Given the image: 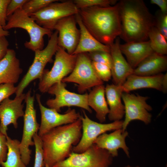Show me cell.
<instances>
[{
    "mask_svg": "<svg viewBox=\"0 0 167 167\" xmlns=\"http://www.w3.org/2000/svg\"><path fill=\"white\" fill-rule=\"evenodd\" d=\"M150 3L158 6L160 9V11L164 14H167V0H151Z\"/></svg>",
    "mask_w": 167,
    "mask_h": 167,
    "instance_id": "cell-39",
    "label": "cell"
},
{
    "mask_svg": "<svg viewBox=\"0 0 167 167\" xmlns=\"http://www.w3.org/2000/svg\"><path fill=\"white\" fill-rule=\"evenodd\" d=\"M57 2H53L38 12L28 15L40 26L52 31L60 19L79 13V9L73 1Z\"/></svg>",
    "mask_w": 167,
    "mask_h": 167,
    "instance_id": "cell-10",
    "label": "cell"
},
{
    "mask_svg": "<svg viewBox=\"0 0 167 167\" xmlns=\"http://www.w3.org/2000/svg\"><path fill=\"white\" fill-rule=\"evenodd\" d=\"M36 96L41 116L38 133L41 137L54 128L74 122L81 116L75 109H69L65 113L60 114L54 109L43 106L40 95L37 94Z\"/></svg>",
    "mask_w": 167,
    "mask_h": 167,
    "instance_id": "cell-14",
    "label": "cell"
},
{
    "mask_svg": "<svg viewBox=\"0 0 167 167\" xmlns=\"http://www.w3.org/2000/svg\"><path fill=\"white\" fill-rule=\"evenodd\" d=\"M45 167H49L47 164H45Z\"/></svg>",
    "mask_w": 167,
    "mask_h": 167,
    "instance_id": "cell-43",
    "label": "cell"
},
{
    "mask_svg": "<svg viewBox=\"0 0 167 167\" xmlns=\"http://www.w3.org/2000/svg\"><path fill=\"white\" fill-rule=\"evenodd\" d=\"M11 0H0V25L2 27L6 24L7 9Z\"/></svg>",
    "mask_w": 167,
    "mask_h": 167,
    "instance_id": "cell-36",
    "label": "cell"
},
{
    "mask_svg": "<svg viewBox=\"0 0 167 167\" xmlns=\"http://www.w3.org/2000/svg\"></svg>",
    "mask_w": 167,
    "mask_h": 167,
    "instance_id": "cell-45",
    "label": "cell"
},
{
    "mask_svg": "<svg viewBox=\"0 0 167 167\" xmlns=\"http://www.w3.org/2000/svg\"><path fill=\"white\" fill-rule=\"evenodd\" d=\"M79 14L88 30L98 41L110 46L121 33L118 2L107 7L79 9Z\"/></svg>",
    "mask_w": 167,
    "mask_h": 167,
    "instance_id": "cell-2",
    "label": "cell"
},
{
    "mask_svg": "<svg viewBox=\"0 0 167 167\" xmlns=\"http://www.w3.org/2000/svg\"><path fill=\"white\" fill-rule=\"evenodd\" d=\"M92 64L95 73L102 81L108 82L111 79V70L108 66L92 61Z\"/></svg>",
    "mask_w": 167,
    "mask_h": 167,
    "instance_id": "cell-31",
    "label": "cell"
},
{
    "mask_svg": "<svg viewBox=\"0 0 167 167\" xmlns=\"http://www.w3.org/2000/svg\"><path fill=\"white\" fill-rule=\"evenodd\" d=\"M128 135L126 130L118 129L109 134L106 132L101 135L96 139L94 143L98 147L107 150L113 157L118 156V150L120 148L129 157V148L125 142Z\"/></svg>",
    "mask_w": 167,
    "mask_h": 167,
    "instance_id": "cell-18",
    "label": "cell"
},
{
    "mask_svg": "<svg viewBox=\"0 0 167 167\" xmlns=\"http://www.w3.org/2000/svg\"><path fill=\"white\" fill-rule=\"evenodd\" d=\"M105 96L109 112V119L111 121H119L125 115L124 105L121 101L123 92L121 86L114 84H107L105 87Z\"/></svg>",
    "mask_w": 167,
    "mask_h": 167,
    "instance_id": "cell-23",
    "label": "cell"
},
{
    "mask_svg": "<svg viewBox=\"0 0 167 167\" xmlns=\"http://www.w3.org/2000/svg\"><path fill=\"white\" fill-rule=\"evenodd\" d=\"M120 49L127 61L134 69L146 57L154 52L149 40L139 42H126L120 44Z\"/></svg>",
    "mask_w": 167,
    "mask_h": 167,
    "instance_id": "cell-20",
    "label": "cell"
},
{
    "mask_svg": "<svg viewBox=\"0 0 167 167\" xmlns=\"http://www.w3.org/2000/svg\"><path fill=\"white\" fill-rule=\"evenodd\" d=\"M16 87L12 83H6L0 84V103L6 99L9 98L15 93Z\"/></svg>",
    "mask_w": 167,
    "mask_h": 167,
    "instance_id": "cell-34",
    "label": "cell"
},
{
    "mask_svg": "<svg viewBox=\"0 0 167 167\" xmlns=\"http://www.w3.org/2000/svg\"><path fill=\"white\" fill-rule=\"evenodd\" d=\"M8 152L6 160L1 163L2 167H26L22 161L19 149L20 142L6 136Z\"/></svg>",
    "mask_w": 167,
    "mask_h": 167,
    "instance_id": "cell-26",
    "label": "cell"
},
{
    "mask_svg": "<svg viewBox=\"0 0 167 167\" xmlns=\"http://www.w3.org/2000/svg\"><path fill=\"white\" fill-rule=\"evenodd\" d=\"M62 82L66 84L72 83L75 84L80 94H83L92 88L103 84V82L94 71L92 61L87 53L77 55L76 62L73 71L63 78Z\"/></svg>",
    "mask_w": 167,
    "mask_h": 167,
    "instance_id": "cell-7",
    "label": "cell"
},
{
    "mask_svg": "<svg viewBox=\"0 0 167 167\" xmlns=\"http://www.w3.org/2000/svg\"><path fill=\"white\" fill-rule=\"evenodd\" d=\"M148 96L123 92L122 99L124 103L125 118L123 122L122 129L126 130L130 122L134 120H139L146 124L150 123L152 115L149 111L152 108L147 104Z\"/></svg>",
    "mask_w": 167,
    "mask_h": 167,
    "instance_id": "cell-13",
    "label": "cell"
},
{
    "mask_svg": "<svg viewBox=\"0 0 167 167\" xmlns=\"http://www.w3.org/2000/svg\"><path fill=\"white\" fill-rule=\"evenodd\" d=\"M25 95L23 93L13 100L7 98L0 103V131L6 136L8 126L12 124L17 128L18 119L24 116V105L22 103Z\"/></svg>",
    "mask_w": 167,
    "mask_h": 167,
    "instance_id": "cell-16",
    "label": "cell"
},
{
    "mask_svg": "<svg viewBox=\"0 0 167 167\" xmlns=\"http://www.w3.org/2000/svg\"><path fill=\"white\" fill-rule=\"evenodd\" d=\"M118 4L121 25L120 37L126 42L148 40L154 19L144 1L122 0Z\"/></svg>",
    "mask_w": 167,
    "mask_h": 167,
    "instance_id": "cell-1",
    "label": "cell"
},
{
    "mask_svg": "<svg viewBox=\"0 0 167 167\" xmlns=\"http://www.w3.org/2000/svg\"><path fill=\"white\" fill-rule=\"evenodd\" d=\"M113 157L107 150L93 143L83 152H71L53 167H110Z\"/></svg>",
    "mask_w": 167,
    "mask_h": 167,
    "instance_id": "cell-8",
    "label": "cell"
},
{
    "mask_svg": "<svg viewBox=\"0 0 167 167\" xmlns=\"http://www.w3.org/2000/svg\"><path fill=\"white\" fill-rule=\"evenodd\" d=\"M33 139L35 148L34 167H45L44 153L41 137L36 133L34 135Z\"/></svg>",
    "mask_w": 167,
    "mask_h": 167,
    "instance_id": "cell-30",
    "label": "cell"
},
{
    "mask_svg": "<svg viewBox=\"0 0 167 167\" xmlns=\"http://www.w3.org/2000/svg\"><path fill=\"white\" fill-rule=\"evenodd\" d=\"M88 106L95 111L96 118L100 123L106 120L109 109L105 97V86L103 84L92 88L88 95Z\"/></svg>",
    "mask_w": 167,
    "mask_h": 167,
    "instance_id": "cell-25",
    "label": "cell"
},
{
    "mask_svg": "<svg viewBox=\"0 0 167 167\" xmlns=\"http://www.w3.org/2000/svg\"><path fill=\"white\" fill-rule=\"evenodd\" d=\"M164 74L146 76L132 74L128 76L121 86L123 92H129L138 89L153 88L161 91Z\"/></svg>",
    "mask_w": 167,
    "mask_h": 167,
    "instance_id": "cell-24",
    "label": "cell"
},
{
    "mask_svg": "<svg viewBox=\"0 0 167 167\" xmlns=\"http://www.w3.org/2000/svg\"><path fill=\"white\" fill-rule=\"evenodd\" d=\"M9 45V42L6 36L0 37V61L6 54Z\"/></svg>",
    "mask_w": 167,
    "mask_h": 167,
    "instance_id": "cell-38",
    "label": "cell"
},
{
    "mask_svg": "<svg viewBox=\"0 0 167 167\" xmlns=\"http://www.w3.org/2000/svg\"><path fill=\"white\" fill-rule=\"evenodd\" d=\"M34 95H31L30 89L25 94L24 100L26 107L23 116L22 137L19 145L22 160L26 166L29 164L31 159V150L29 147L34 145L33 137L38 131L40 125L36 120V110L34 106Z\"/></svg>",
    "mask_w": 167,
    "mask_h": 167,
    "instance_id": "cell-9",
    "label": "cell"
},
{
    "mask_svg": "<svg viewBox=\"0 0 167 167\" xmlns=\"http://www.w3.org/2000/svg\"><path fill=\"white\" fill-rule=\"evenodd\" d=\"M161 91L164 93H166L167 92V74H164L162 83Z\"/></svg>",
    "mask_w": 167,
    "mask_h": 167,
    "instance_id": "cell-40",
    "label": "cell"
},
{
    "mask_svg": "<svg viewBox=\"0 0 167 167\" xmlns=\"http://www.w3.org/2000/svg\"><path fill=\"white\" fill-rule=\"evenodd\" d=\"M66 84L62 82L57 83L48 90L49 94L54 95V99L48 100L46 104L49 108L60 112L64 107L75 106L82 108L92 113V111L88 104V93L78 94L72 92L66 88Z\"/></svg>",
    "mask_w": 167,
    "mask_h": 167,
    "instance_id": "cell-12",
    "label": "cell"
},
{
    "mask_svg": "<svg viewBox=\"0 0 167 167\" xmlns=\"http://www.w3.org/2000/svg\"><path fill=\"white\" fill-rule=\"evenodd\" d=\"M154 19V26L167 39V14L157 11Z\"/></svg>",
    "mask_w": 167,
    "mask_h": 167,
    "instance_id": "cell-32",
    "label": "cell"
},
{
    "mask_svg": "<svg viewBox=\"0 0 167 167\" xmlns=\"http://www.w3.org/2000/svg\"><path fill=\"white\" fill-rule=\"evenodd\" d=\"M120 39L118 37L110 45L111 70L113 84L122 86L128 76L133 74V69L124 57L120 49Z\"/></svg>",
    "mask_w": 167,
    "mask_h": 167,
    "instance_id": "cell-17",
    "label": "cell"
},
{
    "mask_svg": "<svg viewBox=\"0 0 167 167\" xmlns=\"http://www.w3.org/2000/svg\"><path fill=\"white\" fill-rule=\"evenodd\" d=\"M58 1L57 0H28L22 8L26 14L29 15L38 12L53 2Z\"/></svg>",
    "mask_w": 167,
    "mask_h": 167,
    "instance_id": "cell-28",
    "label": "cell"
},
{
    "mask_svg": "<svg viewBox=\"0 0 167 167\" xmlns=\"http://www.w3.org/2000/svg\"><path fill=\"white\" fill-rule=\"evenodd\" d=\"M77 24L80 31L79 40L73 54L89 53L96 51L110 52V47L96 39L88 30L83 24L79 13L75 15Z\"/></svg>",
    "mask_w": 167,
    "mask_h": 167,
    "instance_id": "cell-21",
    "label": "cell"
},
{
    "mask_svg": "<svg viewBox=\"0 0 167 167\" xmlns=\"http://www.w3.org/2000/svg\"><path fill=\"white\" fill-rule=\"evenodd\" d=\"M6 136L0 131V163L5 161L6 159L8 147Z\"/></svg>",
    "mask_w": 167,
    "mask_h": 167,
    "instance_id": "cell-37",
    "label": "cell"
},
{
    "mask_svg": "<svg viewBox=\"0 0 167 167\" xmlns=\"http://www.w3.org/2000/svg\"><path fill=\"white\" fill-rule=\"evenodd\" d=\"M22 72L15 51L8 49L6 55L0 61V84L17 83Z\"/></svg>",
    "mask_w": 167,
    "mask_h": 167,
    "instance_id": "cell-19",
    "label": "cell"
},
{
    "mask_svg": "<svg viewBox=\"0 0 167 167\" xmlns=\"http://www.w3.org/2000/svg\"><path fill=\"white\" fill-rule=\"evenodd\" d=\"M15 28H22L27 31L30 40L29 41H26L24 45L26 48L34 52L42 49L44 46V36L47 35L49 38L53 33L50 30L37 24L22 8L17 10L7 17L6 24L3 27L5 30Z\"/></svg>",
    "mask_w": 167,
    "mask_h": 167,
    "instance_id": "cell-4",
    "label": "cell"
},
{
    "mask_svg": "<svg viewBox=\"0 0 167 167\" xmlns=\"http://www.w3.org/2000/svg\"><path fill=\"white\" fill-rule=\"evenodd\" d=\"M167 68V56L154 52L134 69L133 74L140 76H153L162 73Z\"/></svg>",
    "mask_w": 167,
    "mask_h": 167,
    "instance_id": "cell-22",
    "label": "cell"
},
{
    "mask_svg": "<svg viewBox=\"0 0 167 167\" xmlns=\"http://www.w3.org/2000/svg\"><path fill=\"white\" fill-rule=\"evenodd\" d=\"M53 65L50 70H44L40 79L38 89L44 93L54 84L62 82L73 71L75 65L77 55L70 54L58 46L55 54Z\"/></svg>",
    "mask_w": 167,
    "mask_h": 167,
    "instance_id": "cell-6",
    "label": "cell"
},
{
    "mask_svg": "<svg viewBox=\"0 0 167 167\" xmlns=\"http://www.w3.org/2000/svg\"><path fill=\"white\" fill-rule=\"evenodd\" d=\"M77 24L75 15H72L59 20L53 29L58 32V46L70 54H73L79 39L80 31Z\"/></svg>",
    "mask_w": 167,
    "mask_h": 167,
    "instance_id": "cell-15",
    "label": "cell"
},
{
    "mask_svg": "<svg viewBox=\"0 0 167 167\" xmlns=\"http://www.w3.org/2000/svg\"><path fill=\"white\" fill-rule=\"evenodd\" d=\"M88 54L92 61L106 65L111 68L112 60L110 53L103 51H96Z\"/></svg>",
    "mask_w": 167,
    "mask_h": 167,
    "instance_id": "cell-33",
    "label": "cell"
},
{
    "mask_svg": "<svg viewBox=\"0 0 167 167\" xmlns=\"http://www.w3.org/2000/svg\"><path fill=\"white\" fill-rule=\"evenodd\" d=\"M73 1L79 9L94 6L107 7L117 3L116 0H75Z\"/></svg>",
    "mask_w": 167,
    "mask_h": 167,
    "instance_id": "cell-29",
    "label": "cell"
},
{
    "mask_svg": "<svg viewBox=\"0 0 167 167\" xmlns=\"http://www.w3.org/2000/svg\"><path fill=\"white\" fill-rule=\"evenodd\" d=\"M81 117L73 123L54 128L41 137L45 165L53 167L72 152L82 136Z\"/></svg>",
    "mask_w": 167,
    "mask_h": 167,
    "instance_id": "cell-3",
    "label": "cell"
},
{
    "mask_svg": "<svg viewBox=\"0 0 167 167\" xmlns=\"http://www.w3.org/2000/svg\"><path fill=\"white\" fill-rule=\"evenodd\" d=\"M10 35V32L8 30H4L0 25V37L7 36Z\"/></svg>",
    "mask_w": 167,
    "mask_h": 167,
    "instance_id": "cell-41",
    "label": "cell"
},
{
    "mask_svg": "<svg viewBox=\"0 0 167 167\" xmlns=\"http://www.w3.org/2000/svg\"><path fill=\"white\" fill-rule=\"evenodd\" d=\"M83 112L84 116H81V117L82 136L78 143L73 148L72 152H83L91 146L101 135L108 131L122 128L123 121H116L106 124L99 123L90 119L84 110Z\"/></svg>",
    "mask_w": 167,
    "mask_h": 167,
    "instance_id": "cell-11",
    "label": "cell"
},
{
    "mask_svg": "<svg viewBox=\"0 0 167 167\" xmlns=\"http://www.w3.org/2000/svg\"><path fill=\"white\" fill-rule=\"evenodd\" d=\"M148 39L154 52L162 55L167 54V39L154 26L149 32Z\"/></svg>",
    "mask_w": 167,
    "mask_h": 167,
    "instance_id": "cell-27",
    "label": "cell"
},
{
    "mask_svg": "<svg viewBox=\"0 0 167 167\" xmlns=\"http://www.w3.org/2000/svg\"><path fill=\"white\" fill-rule=\"evenodd\" d=\"M124 167H140L139 166H137L135 167H133V166H131L130 165H127L126 166Z\"/></svg>",
    "mask_w": 167,
    "mask_h": 167,
    "instance_id": "cell-42",
    "label": "cell"
},
{
    "mask_svg": "<svg viewBox=\"0 0 167 167\" xmlns=\"http://www.w3.org/2000/svg\"><path fill=\"white\" fill-rule=\"evenodd\" d=\"M58 32L55 31L49 38L45 48L34 51L35 57L32 64L16 87V97L23 93L25 88L31 82L41 78L45 66L48 62L52 61V57L58 49Z\"/></svg>",
    "mask_w": 167,
    "mask_h": 167,
    "instance_id": "cell-5",
    "label": "cell"
},
{
    "mask_svg": "<svg viewBox=\"0 0 167 167\" xmlns=\"http://www.w3.org/2000/svg\"><path fill=\"white\" fill-rule=\"evenodd\" d=\"M28 0H11L7 9V17L13 14L17 10L22 8Z\"/></svg>",
    "mask_w": 167,
    "mask_h": 167,
    "instance_id": "cell-35",
    "label": "cell"
},
{
    "mask_svg": "<svg viewBox=\"0 0 167 167\" xmlns=\"http://www.w3.org/2000/svg\"><path fill=\"white\" fill-rule=\"evenodd\" d=\"M166 167H167V165H166Z\"/></svg>",
    "mask_w": 167,
    "mask_h": 167,
    "instance_id": "cell-44",
    "label": "cell"
}]
</instances>
